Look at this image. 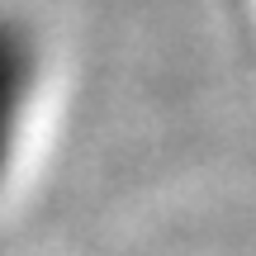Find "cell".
<instances>
[{
	"instance_id": "6da1fadb",
	"label": "cell",
	"mask_w": 256,
	"mask_h": 256,
	"mask_svg": "<svg viewBox=\"0 0 256 256\" xmlns=\"http://www.w3.org/2000/svg\"><path fill=\"white\" fill-rule=\"evenodd\" d=\"M28 81H34V48L14 24L0 19V171L10 162V142H14V128H19Z\"/></svg>"
}]
</instances>
